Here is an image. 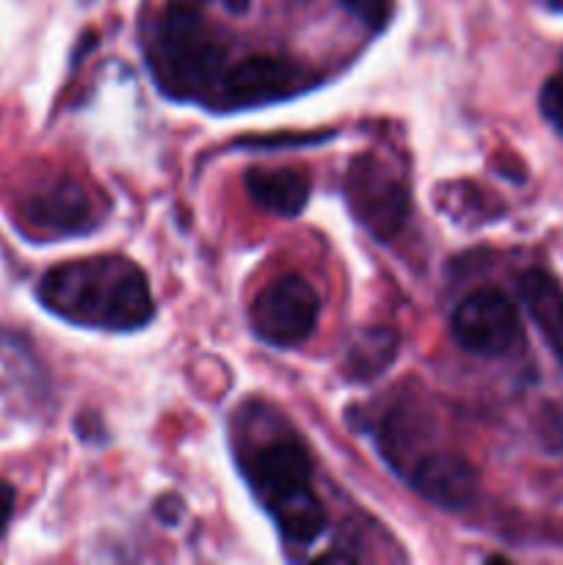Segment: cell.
Masks as SVG:
<instances>
[{
	"label": "cell",
	"instance_id": "obj_1",
	"mask_svg": "<svg viewBox=\"0 0 563 565\" xmlns=\"http://www.w3.org/2000/svg\"><path fill=\"white\" fill-rule=\"evenodd\" d=\"M36 296L55 318L88 329L136 331L155 318L147 274L119 254L55 265L42 276Z\"/></svg>",
	"mask_w": 563,
	"mask_h": 565
},
{
	"label": "cell",
	"instance_id": "obj_2",
	"mask_svg": "<svg viewBox=\"0 0 563 565\" xmlns=\"http://www.w3.org/2000/svg\"><path fill=\"white\" fill-rule=\"evenodd\" d=\"M241 472L274 519L287 550L307 552L326 530V508L312 486V458L293 430L241 447Z\"/></svg>",
	"mask_w": 563,
	"mask_h": 565
},
{
	"label": "cell",
	"instance_id": "obj_3",
	"mask_svg": "<svg viewBox=\"0 0 563 565\" xmlns=\"http://www.w3.org/2000/svg\"><path fill=\"white\" fill-rule=\"evenodd\" d=\"M147 55L155 81L177 99L210 97L224 75V39L204 20L196 0H171L160 11Z\"/></svg>",
	"mask_w": 563,
	"mask_h": 565
},
{
	"label": "cell",
	"instance_id": "obj_4",
	"mask_svg": "<svg viewBox=\"0 0 563 565\" xmlns=\"http://www.w3.org/2000/svg\"><path fill=\"white\" fill-rule=\"evenodd\" d=\"M346 202L359 226L375 241H392L408 221L412 196L395 166L379 154L362 152L351 160L346 174Z\"/></svg>",
	"mask_w": 563,
	"mask_h": 565
},
{
	"label": "cell",
	"instance_id": "obj_5",
	"mask_svg": "<svg viewBox=\"0 0 563 565\" xmlns=\"http://www.w3.org/2000/svg\"><path fill=\"white\" fill-rule=\"evenodd\" d=\"M320 318V296L304 276L285 274L270 279L254 296L248 320L265 345L296 348L312 337Z\"/></svg>",
	"mask_w": 563,
	"mask_h": 565
},
{
	"label": "cell",
	"instance_id": "obj_6",
	"mask_svg": "<svg viewBox=\"0 0 563 565\" xmlns=\"http://www.w3.org/2000/svg\"><path fill=\"white\" fill-rule=\"evenodd\" d=\"M453 340L467 353L500 359L522 345V320L511 298L497 287H484L464 298L450 318Z\"/></svg>",
	"mask_w": 563,
	"mask_h": 565
},
{
	"label": "cell",
	"instance_id": "obj_7",
	"mask_svg": "<svg viewBox=\"0 0 563 565\" xmlns=\"http://www.w3.org/2000/svg\"><path fill=\"white\" fill-rule=\"evenodd\" d=\"M20 218L33 232L50 237H75L86 235L99 224V213L92 196L70 174H55L28 188L20 199Z\"/></svg>",
	"mask_w": 563,
	"mask_h": 565
},
{
	"label": "cell",
	"instance_id": "obj_8",
	"mask_svg": "<svg viewBox=\"0 0 563 565\" xmlns=\"http://www.w3.org/2000/svg\"><path fill=\"white\" fill-rule=\"evenodd\" d=\"M312 86L307 66L285 55H248L221 75L219 99L232 108L279 103Z\"/></svg>",
	"mask_w": 563,
	"mask_h": 565
},
{
	"label": "cell",
	"instance_id": "obj_9",
	"mask_svg": "<svg viewBox=\"0 0 563 565\" xmlns=\"http://www.w3.org/2000/svg\"><path fill=\"white\" fill-rule=\"evenodd\" d=\"M417 497L442 511H467L480 497V478L472 463L453 452H425L403 475Z\"/></svg>",
	"mask_w": 563,
	"mask_h": 565
},
{
	"label": "cell",
	"instance_id": "obj_10",
	"mask_svg": "<svg viewBox=\"0 0 563 565\" xmlns=\"http://www.w3.org/2000/svg\"><path fill=\"white\" fill-rule=\"evenodd\" d=\"M243 185L257 207L285 218H296L307 207L312 191L307 171L290 166H252L243 174Z\"/></svg>",
	"mask_w": 563,
	"mask_h": 565
},
{
	"label": "cell",
	"instance_id": "obj_11",
	"mask_svg": "<svg viewBox=\"0 0 563 565\" xmlns=\"http://www.w3.org/2000/svg\"><path fill=\"white\" fill-rule=\"evenodd\" d=\"M401 334L390 326H368L348 340L342 353V375L351 384H370L395 364Z\"/></svg>",
	"mask_w": 563,
	"mask_h": 565
},
{
	"label": "cell",
	"instance_id": "obj_12",
	"mask_svg": "<svg viewBox=\"0 0 563 565\" xmlns=\"http://www.w3.org/2000/svg\"><path fill=\"white\" fill-rule=\"evenodd\" d=\"M517 292L519 301L524 303V312L539 326L557 356L563 348V290L557 279L546 270L530 268L517 279Z\"/></svg>",
	"mask_w": 563,
	"mask_h": 565
},
{
	"label": "cell",
	"instance_id": "obj_13",
	"mask_svg": "<svg viewBox=\"0 0 563 565\" xmlns=\"http://www.w3.org/2000/svg\"><path fill=\"white\" fill-rule=\"evenodd\" d=\"M539 108L541 116L552 125V130L563 136V72L561 75H552L550 81L541 86Z\"/></svg>",
	"mask_w": 563,
	"mask_h": 565
},
{
	"label": "cell",
	"instance_id": "obj_14",
	"mask_svg": "<svg viewBox=\"0 0 563 565\" xmlns=\"http://www.w3.org/2000/svg\"><path fill=\"white\" fill-rule=\"evenodd\" d=\"M340 6L370 31H379L390 20V0H340Z\"/></svg>",
	"mask_w": 563,
	"mask_h": 565
},
{
	"label": "cell",
	"instance_id": "obj_15",
	"mask_svg": "<svg viewBox=\"0 0 563 565\" xmlns=\"http://www.w3.org/2000/svg\"><path fill=\"white\" fill-rule=\"evenodd\" d=\"M14 489H11V483H6V480H0V535L6 533V527H9L11 516H14Z\"/></svg>",
	"mask_w": 563,
	"mask_h": 565
},
{
	"label": "cell",
	"instance_id": "obj_16",
	"mask_svg": "<svg viewBox=\"0 0 563 565\" xmlns=\"http://www.w3.org/2000/svg\"><path fill=\"white\" fill-rule=\"evenodd\" d=\"M219 3L226 6V9H230L232 14H243V11H246L248 0H219Z\"/></svg>",
	"mask_w": 563,
	"mask_h": 565
},
{
	"label": "cell",
	"instance_id": "obj_17",
	"mask_svg": "<svg viewBox=\"0 0 563 565\" xmlns=\"http://www.w3.org/2000/svg\"><path fill=\"white\" fill-rule=\"evenodd\" d=\"M546 3H550V9L563 11V0H546Z\"/></svg>",
	"mask_w": 563,
	"mask_h": 565
},
{
	"label": "cell",
	"instance_id": "obj_18",
	"mask_svg": "<svg viewBox=\"0 0 563 565\" xmlns=\"http://www.w3.org/2000/svg\"><path fill=\"white\" fill-rule=\"evenodd\" d=\"M557 359H561V362H563V348H561V353H557Z\"/></svg>",
	"mask_w": 563,
	"mask_h": 565
}]
</instances>
